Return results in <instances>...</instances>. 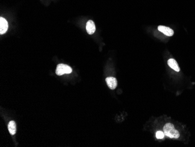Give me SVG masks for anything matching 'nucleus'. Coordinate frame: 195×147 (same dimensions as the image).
I'll return each instance as SVG.
<instances>
[{"mask_svg":"<svg viewBox=\"0 0 195 147\" xmlns=\"http://www.w3.org/2000/svg\"><path fill=\"white\" fill-rule=\"evenodd\" d=\"M164 132L165 135L172 138H178L180 136L179 132L176 130L173 124L167 123L164 127Z\"/></svg>","mask_w":195,"mask_h":147,"instance_id":"nucleus-1","label":"nucleus"},{"mask_svg":"<svg viewBox=\"0 0 195 147\" xmlns=\"http://www.w3.org/2000/svg\"><path fill=\"white\" fill-rule=\"evenodd\" d=\"M72 72V69L70 66L65 64H59L57 65L56 73L58 76H62L65 74H69Z\"/></svg>","mask_w":195,"mask_h":147,"instance_id":"nucleus-2","label":"nucleus"},{"mask_svg":"<svg viewBox=\"0 0 195 147\" xmlns=\"http://www.w3.org/2000/svg\"><path fill=\"white\" fill-rule=\"evenodd\" d=\"M158 31H159L160 32H161L164 35H165L168 37H172V36H173V34H174L173 30L171 28L167 27V26L160 25L158 27Z\"/></svg>","mask_w":195,"mask_h":147,"instance_id":"nucleus-3","label":"nucleus"},{"mask_svg":"<svg viewBox=\"0 0 195 147\" xmlns=\"http://www.w3.org/2000/svg\"><path fill=\"white\" fill-rule=\"evenodd\" d=\"M8 28V23L5 19L2 17L0 18V34H5Z\"/></svg>","mask_w":195,"mask_h":147,"instance_id":"nucleus-4","label":"nucleus"},{"mask_svg":"<svg viewBox=\"0 0 195 147\" xmlns=\"http://www.w3.org/2000/svg\"><path fill=\"white\" fill-rule=\"evenodd\" d=\"M106 82L109 87L111 90H114L116 88L117 85V82L116 78L113 77H108L106 79Z\"/></svg>","mask_w":195,"mask_h":147,"instance_id":"nucleus-5","label":"nucleus"},{"mask_svg":"<svg viewBox=\"0 0 195 147\" xmlns=\"http://www.w3.org/2000/svg\"><path fill=\"white\" fill-rule=\"evenodd\" d=\"M86 29H87L88 34L89 35H92L95 32L96 28H95V25L94 21L89 20L87 22V25H86Z\"/></svg>","mask_w":195,"mask_h":147,"instance_id":"nucleus-6","label":"nucleus"},{"mask_svg":"<svg viewBox=\"0 0 195 147\" xmlns=\"http://www.w3.org/2000/svg\"><path fill=\"white\" fill-rule=\"evenodd\" d=\"M168 64L169 65V66L173 69L175 71H176L177 72L180 71V67L178 65V64L177 63L176 61L174 59H170L168 61Z\"/></svg>","mask_w":195,"mask_h":147,"instance_id":"nucleus-7","label":"nucleus"},{"mask_svg":"<svg viewBox=\"0 0 195 147\" xmlns=\"http://www.w3.org/2000/svg\"><path fill=\"white\" fill-rule=\"evenodd\" d=\"M8 128L9 133L11 135H14L17 132V126L16 123L14 121H11L8 125Z\"/></svg>","mask_w":195,"mask_h":147,"instance_id":"nucleus-8","label":"nucleus"},{"mask_svg":"<svg viewBox=\"0 0 195 147\" xmlns=\"http://www.w3.org/2000/svg\"><path fill=\"white\" fill-rule=\"evenodd\" d=\"M164 132L162 131H158L156 133V137L158 139H162L164 138Z\"/></svg>","mask_w":195,"mask_h":147,"instance_id":"nucleus-9","label":"nucleus"}]
</instances>
